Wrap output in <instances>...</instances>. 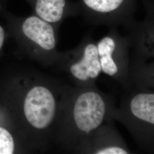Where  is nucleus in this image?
I'll use <instances>...</instances> for the list:
<instances>
[{
	"label": "nucleus",
	"mask_w": 154,
	"mask_h": 154,
	"mask_svg": "<svg viewBox=\"0 0 154 154\" xmlns=\"http://www.w3.org/2000/svg\"><path fill=\"white\" fill-rule=\"evenodd\" d=\"M8 0H0V13H2L5 10L6 2Z\"/></svg>",
	"instance_id": "obj_14"
},
{
	"label": "nucleus",
	"mask_w": 154,
	"mask_h": 154,
	"mask_svg": "<svg viewBox=\"0 0 154 154\" xmlns=\"http://www.w3.org/2000/svg\"><path fill=\"white\" fill-rule=\"evenodd\" d=\"M128 78L131 88L154 90V60L148 62L130 58Z\"/></svg>",
	"instance_id": "obj_11"
},
{
	"label": "nucleus",
	"mask_w": 154,
	"mask_h": 154,
	"mask_svg": "<svg viewBox=\"0 0 154 154\" xmlns=\"http://www.w3.org/2000/svg\"><path fill=\"white\" fill-rule=\"evenodd\" d=\"M116 107L112 119L126 127L141 149L152 153L154 149V90H128Z\"/></svg>",
	"instance_id": "obj_4"
},
{
	"label": "nucleus",
	"mask_w": 154,
	"mask_h": 154,
	"mask_svg": "<svg viewBox=\"0 0 154 154\" xmlns=\"http://www.w3.org/2000/svg\"><path fill=\"white\" fill-rule=\"evenodd\" d=\"M55 65L76 86H95L102 72L97 42L91 34L86 35L75 48L60 52Z\"/></svg>",
	"instance_id": "obj_5"
},
{
	"label": "nucleus",
	"mask_w": 154,
	"mask_h": 154,
	"mask_svg": "<svg viewBox=\"0 0 154 154\" xmlns=\"http://www.w3.org/2000/svg\"><path fill=\"white\" fill-rule=\"evenodd\" d=\"M6 40V32L4 28L0 25V53L5 45Z\"/></svg>",
	"instance_id": "obj_13"
},
{
	"label": "nucleus",
	"mask_w": 154,
	"mask_h": 154,
	"mask_svg": "<svg viewBox=\"0 0 154 154\" xmlns=\"http://www.w3.org/2000/svg\"><path fill=\"white\" fill-rule=\"evenodd\" d=\"M20 79L17 110L22 135L30 147L45 149L54 142L66 84L35 73Z\"/></svg>",
	"instance_id": "obj_2"
},
{
	"label": "nucleus",
	"mask_w": 154,
	"mask_h": 154,
	"mask_svg": "<svg viewBox=\"0 0 154 154\" xmlns=\"http://www.w3.org/2000/svg\"><path fill=\"white\" fill-rule=\"evenodd\" d=\"M114 98L95 86L72 87L66 84L54 142L67 153L78 147L99 127L113 121Z\"/></svg>",
	"instance_id": "obj_1"
},
{
	"label": "nucleus",
	"mask_w": 154,
	"mask_h": 154,
	"mask_svg": "<svg viewBox=\"0 0 154 154\" xmlns=\"http://www.w3.org/2000/svg\"><path fill=\"white\" fill-rule=\"evenodd\" d=\"M146 14L141 21H135L126 28L125 36L130 49L132 50L131 57L139 60L148 61L154 58V2L144 0Z\"/></svg>",
	"instance_id": "obj_8"
},
{
	"label": "nucleus",
	"mask_w": 154,
	"mask_h": 154,
	"mask_svg": "<svg viewBox=\"0 0 154 154\" xmlns=\"http://www.w3.org/2000/svg\"><path fill=\"white\" fill-rule=\"evenodd\" d=\"M33 14L60 28L62 22L70 17L79 15L78 3L70 0H25Z\"/></svg>",
	"instance_id": "obj_10"
},
{
	"label": "nucleus",
	"mask_w": 154,
	"mask_h": 154,
	"mask_svg": "<svg viewBox=\"0 0 154 154\" xmlns=\"http://www.w3.org/2000/svg\"><path fill=\"white\" fill-rule=\"evenodd\" d=\"M16 144L11 132L4 127L0 126V154H14Z\"/></svg>",
	"instance_id": "obj_12"
},
{
	"label": "nucleus",
	"mask_w": 154,
	"mask_h": 154,
	"mask_svg": "<svg viewBox=\"0 0 154 154\" xmlns=\"http://www.w3.org/2000/svg\"><path fill=\"white\" fill-rule=\"evenodd\" d=\"M132 152L111 121L96 129L75 154H130Z\"/></svg>",
	"instance_id": "obj_9"
},
{
	"label": "nucleus",
	"mask_w": 154,
	"mask_h": 154,
	"mask_svg": "<svg viewBox=\"0 0 154 154\" xmlns=\"http://www.w3.org/2000/svg\"><path fill=\"white\" fill-rule=\"evenodd\" d=\"M8 28L26 55L44 66L55 65L59 28L34 14L20 17L4 11Z\"/></svg>",
	"instance_id": "obj_3"
},
{
	"label": "nucleus",
	"mask_w": 154,
	"mask_h": 154,
	"mask_svg": "<svg viewBox=\"0 0 154 154\" xmlns=\"http://www.w3.org/2000/svg\"><path fill=\"white\" fill-rule=\"evenodd\" d=\"M97 45L102 72L116 80L123 88L130 90V48L126 39L116 27H112L109 28L105 36L97 42Z\"/></svg>",
	"instance_id": "obj_6"
},
{
	"label": "nucleus",
	"mask_w": 154,
	"mask_h": 154,
	"mask_svg": "<svg viewBox=\"0 0 154 154\" xmlns=\"http://www.w3.org/2000/svg\"><path fill=\"white\" fill-rule=\"evenodd\" d=\"M137 0H78L79 15L88 23L109 28L130 26L135 20Z\"/></svg>",
	"instance_id": "obj_7"
}]
</instances>
